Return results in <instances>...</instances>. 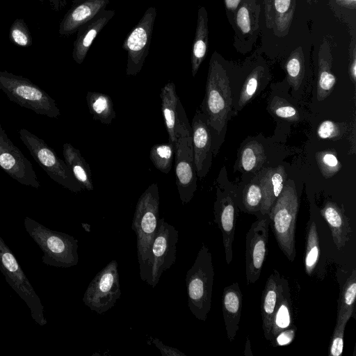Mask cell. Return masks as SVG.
Wrapping results in <instances>:
<instances>
[{
	"label": "cell",
	"instance_id": "obj_1",
	"mask_svg": "<svg viewBox=\"0 0 356 356\" xmlns=\"http://www.w3.org/2000/svg\"><path fill=\"white\" fill-rule=\"evenodd\" d=\"M231 105L229 79L227 72L214 54L209 62L202 109L209 128L211 127L218 135L227 121Z\"/></svg>",
	"mask_w": 356,
	"mask_h": 356
},
{
	"label": "cell",
	"instance_id": "obj_2",
	"mask_svg": "<svg viewBox=\"0 0 356 356\" xmlns=\"http://www.w3.org/2000/svg\"><path fill=\"white\" fill-rule=\"evenodd\" d=\"M159 191L157 184L149 185L140 196L135 209L131 229L136 236L140 275L145 279L146 265L159 216Z\"/></svg>",
	"mask_w": 356,
	"mask_h": 356
},
{
	"label": "cell",
	"instance_id": "obj_3",
	"mask_svg": "<svg viewBox=\"0 0 356 356\" xmlns=\"http://www.w3.org/2000/svg\"><path fill=\"white\" fill-rule=\"evenodd\" d=\"M213 278L211 253L203 244L185 278L188 306L195 317L202 321L211 310Z\"/></svg>",
	"mask_w": 356,
	"mask_h": 356
},
{
	"label": "cell",
	"instance_id": "obj_4",
	"mask_svg": "<svg viewBox=\"0 0 356 356\" xmlns=\"http://www.w3.org/2000/svg\"><path fill=\"white\" fill-rule=\"evenodd\" d=\"M175 182L183 204L188 203L197 188L194 165L191 127L183 106L179 101L176 123Z\"/></svg>",
	"mask_w": 356,
	"mask_h": 356
},
{
	"label": "cell",
	"instance_id": "obj_5",
	"mask_svg": "<svg viewBox=\"0 0 356 356\" xmlns=\"http://www.w3.org/2000/svg\"><path fill=\"white\" fill-rule=\"evenodd\" d=\"M298 207L296 188L286 184L268 214L277 244L290 261H293L296 257L295 233Z\"/></svg>",
	"mask_w": 356,
	"mask_h": 356
},
{
	"label": "cell",
	"instance_id": "obj_6",
	"mask_svg": "<svg viewBox=\"0 0 356 356\" xmlns=\"http://www.w3.org/2000/svg\"><path fill=\"white\" fill-rule=\"evenodd\" d=\"M0 90L10 101L37 114L51 118L60 115L56 101L40 86L22 76L0 71Z\"/></svg>",
	"mask_w": 356,
	"mask_h": 356
},
{
	"label": "cell",
	"instance_id": "obj_7",
	"mask_svg": "<svg viewBox=\"0 0 356 356\" xmlns=\"http://www.w3.org/2000/svg\"><path fill=\"white\" fill-rule=\"evenodd\" d=\"M19 135L33 159L51 179L72 192L83 190L65 162L44 140L24 128L19 129Z\"/></svg>",
	"mask_w": 356,
	"mask_h": 356
},
{
	"label": "cell",
	"instance_id": "obj_8",
	"mask_svg": "<svg viewBox=\"0 0 356 356\" xmlns=\"http://www.w3.org/2000/svg\"><path fill=\"white\" fill-rule=\"evenodd\" d=\"M178 231L164 218L159 220L146 265L145 282L152 287L159 283L162 273L176 261Z\"/></svg>",
	"mask_w": 356,
	"mask_h": 356
},
{
	"label": "cell",
	"instance_id": "obj_9",
	"mask_svg": "<svg viewBox=\"0 0 356 356\" xmlns=\"http://www.w3.org/2000/svg\"><path fill=\"white\" fill-rule=\"evenodd\" d=\"M121 296L117 261L113 259L90 282L83 301L91 311L102 314L111 309Z\"/></svg>",
	"mask_w": 356,
	"mask_h": 356
},
{
	"label": "cell",
	"instance_id": "obj_10",
	"mask_svg": "<svg viewBox=\"0 0 356 356\" xmlns=\"http://www.w3.org/2000/svg\"><path fill=\"white\" fill-rule=\"evenodd\" d=\"M156 16V8L149 7L122 43V49L127 52V76H136L143 68L149 53Z\"/></svg>",
	"mask_w": 356,
	"mask_h": 356
},
{
	"label": "cell",
	"instance_id": "obj_11",
	"mask_svg": "<svg viewBox=\"0 0 356 356\" xmlns=\"http://www.w3.org/2000/svg\"><path fill=\"white\" fill-rule=\"evenodd\" d=\"M0 269L6 280L31 308L32 315L40 324L45 323L40 299L21 270L17 260L0 238Z\"/></svg>",
	"mask_w": 356,
	"mask_h": 356
},
{
	"label": "cell",
	"instance_id": "obj_12",
	"mask_svg": "<svg viewBox=\"0 0 356 356\" xmlns=\"http://www.w3.org/2000/svg\"><path fill=\"white\" fill-rule=\"evenodd\" d=\"M0 168L21 184L35 188L40 186L31 163L10 140L1 123Z\"/></svg>",
	"mask_w": 356,
	"mask_h": 356
},
{
	"label": "cell",
	"instance_id": "obj_13",
	"mask_svg": "<svg viewBox=\"0 0 356 356\" xmlns=\"http://www.w3.org/2000/svg\"><path fill=\"white\" fill-rule=\"evenodd\" d=\"M270 219L264 218L250 226L245 241V275L248 284H254L260 277L268 252Z\"/></svg>",
	"mask_w": 356,
	"mask_h": 356
},
{
	"label": "cell",
	"instance_id": "obj_14",
	"mask_svg": "<svg viewBox=\"0 0 356 356\" xmlns=\"http://www.w3.org/2000/svg\"><path fill=\"white\" fill-rule=\"evenodd\" d=\"M39 243L47 252L52 265L68 268L78 263V241L74 237L63 233L45 231L40 229L35 234Z\"/></svg>",
	"mask_w": 356,
	"mask_h": 356
},
{
	"label": "cell",
	"instance_id": "obj_15",
	"mask_svg": "<svg viewBox=\"0 0 356 356\" xmlns=\"http://www.w3.org/2000/svg\"><path fill=\"white\" fill-rule=\"evenodd\" d=\"M191 137L196 175L202 177L209 168L212 136L204 114L199 111L193 119Z\"/></svg>",
	"mask_w": 356,
	"mask_h": 356
},
{
	"label": "cell",
	"instance_id": "obj_16",
	"mask_svg": "<svg viewBox=\"0 0 356 356\" xmlns=\"http://www.w3.org/2000/svg\"><path fill=\"white\" fill-rule=\"evenodd\" d=\"M114 15V10L104 9L78 29L72 54L76 63H83L94 40Z\"/></svg>",
	"mask_w": 356,
	"mask_h": 356
},
{
	"label": "cell",
	"instance_id": "obj_17",
	"mask_svg": "<svg viewBox=\"0 0 356 356\" xmlns=\"http://www.w3.org/2000/svg\"><path fill=\"white\" fill-rule=\"evenodd\" d=\"M109 0H83L72 4L60 22L59 35L69 36L74 34L82 24L106 9Z\"/></svg>",
	"mask_w": 356,
	"mask_h": 356
},
{
	"label": "cell",
	"instance_id": "obj_18",
	"mask_svg": "<svg viewBox=\"0 0 356 356\" xmlns=\"http://www.w3.org/2000/svg\"><path fill=\"white\" fill-rule=\"evenodd\" d=\"M296 0H264L266 26L278 37L289 31L296 10Z\"/></svg>",
	"mask_w": 356,
	"mask_h": 356
},
{
	"label": "cell",
	"instance_id": "obj_19",
	"mask_svg": "<svg viewBox=\"0 0 356 356\" xmlns=\"http://www.w3.org/2000/svg\"><path fill=\"white\" fill-rule=\"evenodd\" d=\"M222 307L227 338L232 342L235 339L239 329L242 309V293L237 282L225 287Z\"/></svg>",
	"mask_w": 356,
	"mask_h": 356
},
{
	"label": "cell",
	"instance_id": "obj_20",
	"mask_svg": "<svg viewBox=\"0 0 356 356\" xmlns=\"http://www.w3.org/2000/svg\"><path fill=\"white\" fill-rule=\"evenodd\" d=\"M216 221L222 232L225 259L229 264L233 257L232 245L234 238L236 216L235 208L228 197L220 202V207H215Z\"/></svg>",
	"mask_w": 356,
	"mask_h": 356
},
{
	"label": "cell",
	"instance_id": "obj_21",
	"mask_svg": "<svg viewBox=\"0 0 356 356\" xmlns=\"http://www.w3.org/2000/svg\"><path fill=\"white\" fill-rule=\"evenodd\" d=\"M321 213L330 227L337 248L341 250L349 241L352 233L348 218L340 207L332 202H325Z\"/></svg>",
	"mask_w": 356,
	"mask_h": 356
},
{
	"label": "cell",
	"instance_id": "obj_22",
	"mask_svg": "<svg viewBox=\"0 0 356 356\" xmlns=\"http://www.w3.org/2000/svg\"><path fill=\"white\" fill-rule=\"evenodd\" d=\"M292 302L288 280L280 277L277 305L272 319L270 341L281 331L292 325Z\"/></svg>",
	"mask_w": 356,
	"mask_h": 356
},
{
	"label": "cell",
	"instance_id": "obj_23",
	"mask_svg": "<svg viewBox=\"0 0 356 356\" xmlns=\"http://www.w3.org/2000/svg\"><path fill=\"white\" fill-rule=\"evenodd\" d=\"M286 172L283 166L269 168L262 175L259 186L262 193V202L260 212L268 215L277 198L282 193L286 179Z\"/></svg>",
	"mask_w": 356,
	"mask_h": 356
},
{
	"label": "cell",
	"instance_id": "obj_24",
	"mask_svg": "<svg viewBox=\"0 0 356 356\" xmlns=\"http://www.w3.org/2000/svg\"><path fill=\"white\" fill-rule=\"evenodd\" d=\"M280 277L279 272L273 270L266 281L261 297L262 328L266 339L270 341L272 319L278 299Z\"/></svg>",
	"mask_w": 356,
	"mask_h": 356
},
{
	"label": "cell",
	"instance_id": "obj_25",
	"mask_svg": "<svg viewBox=\"0 0 356 356\" xmlns=\"http://www.w3.org/2000/svg\"><path fill=\"white\" fill-rule=\"evenodd\" d=\"M208 15L204 6L197 11V25L191 51V72L195 76L208 50Z\"/></svg>",
	"mask_w": 356,
	"mask_h": 356
},
{
	"label": "cell",
	"instance_id": "obj_26",
	"mask_svg": "<svg viewBox=\"0 0 356 356\" xmlns=\"http://www.w3.org/2000/svg\"><path fill=\"white\" fill-rule=\"evenodd\" d=\"M332 61L330 45L325 40L320 47L318 58L317 99L319 101L330 95L336 83L331 70Z\"/></svg>",
	"mask_w": 356,
	"mask_h": 356
},
{
	"label": "cell",
	"instance_id": "obj_27",
	"mask_svg": "<svg viewBox=\"0 0 356 356\" xmlns=\"http://www.w3.org/2000/svg\"><path fill=\"white\" fill-rule=\"evenodd\" d=\"M63 154L65 163L83 189L92 191L94 187L91 170L80 151L70 143H66L63 146Z\"/></svg>",
	"mask_w": 356,
	"mask_h": 356
},
{
	"label": "cell",
	"instance_id": "obj_28",
	"mask_svg": "<svg viewBox=\"0 0 356 356\" xmlns=\"http://www.w3.org/2000/svg\"><path fill=\"white\" fill-rule=\"evenodd\" d=\"M160 97L161 99V112L166 131L168 134L169 142L175 143L176 123L177 115V104L179 101L176 92V87L173 82H168L161 88Z\"/></svg>",
	"mask_w": 356,
	"mask_h": 356
},
{
	"label": "cell",
	"instance_id": "obj_29",
	"mask_svg": "<svg viewBox=\"0 0 356 356\" xmlns=\"http://www.w3.org/2000/svg\"><path fill=\"white\" fill-rule=\"evenodd\" d=\"M234 16V24L239 33L253 35L259 28L260 6L257 0H241Z\"/></svg>",
	"mask_w": 356,
	"mask_h": 356
},
{
	"label": "cell",
	"instance_id": "obj_30",
	"mask_svg": "<svg viewBox=\"0 0 356 356\" xmlns=\"http://www.w3.org/2000/svg\"><path fill=\"white\" fill-rule=\"evenodd\" d=\"M86 98L93 120L108 125L115 118L116 114L110 96L99 92L88 91Z\"/></svg>",
	"mask_w": 356,
	"mask_h": 356
},
{
	"label": "cell",
	"instance_id": "obj_31",
	"mask_svg": "<svg viewBox=\"0 0 356 356\" xmlns=\"http://www.w3.org/2000/svg\"><path fill=\"white\" fill-rule=\"evenodd\" d=\"M356 297V269H353L340 293L337 318L348 323L354 312Z\"/></svg>",
	"mask_w": 356,
	"mask_h": 356
},
{
	"label": "cell",
	"instance_id": "obj_32",
	"mask_svg": "<svg viewBox=\"0 0 356 356\" xmlns=\"http://www.w3.org/2000/svg\"><path fill=\"white\" fill-rule=\"evenodd\" d=\"M286 70L288 83L293 91L298 90L305 75V58L300 46L295 49L289 55L286 63Z\"/></svg>",
	"mask_w": 356,
	"mask_h": 356
},
{
	"label": "cell",
	"instance_id": "obj_33",
	"mask_svg": "<svg viewBox=\"0 0 356 356\" xmlns=\"http://www.w3.org/2000/svg\"><path fill=\"white\" fill-rule=\"evenodd\" d=\"M320 256L319 238L314 221L307 228L305 254V272L312 276Z\"/></svg>",
	"mask_w": 356,
	"mask_h": 356
},
{
	"label": "cell",
	"instance_id": "obj_34",
	"mask_svg": "<svg viewBox=\"0 0 356 356\" xmlns=\"http://www.w3.org/2000/svg\"><path fill=\"white\" fill-rule=\"evenodd\" d=\"M266 156L262 145L257 141H252L243 148L240 164L245 171L253 172L263 165Z\"/></svg>",
	"mask_w": 356,
	"mask_h": 356
},
{
	"label": "cell",
	"instance_id": "obj_35",
	"mask_svg": "<svg viewBox=\"0 0 356 356\" xmlns=\"http://www.w3.org/2000/svg\"><path fill=\"white\" fill-rule=\"evenodd\" d=\"M175 145L170 142L156 144L150 149L149 159L155 168L163 173L168 174L171 170Z\"/></svg>",
	"mask_w": 356,
	"mask_h": 356
},
{
	"label": "cell",
	"instance_id": "obj_36",
	"mask_svg": "<svg viewBox=\"0 0 356 356\" xmlns=\"http://www.w3.org/2000/svg\"><path fill=\"white\" fill-rule=\"evenodd\" d=\"M264 72V68L259 66L254 68L248 75L241 90L238 102V110L242 109L253 97L259 86Z\"/></svg>",
	"mask_w": 356,
	"mask_h": 356
},
{
	"label": "cell",
	"instance_id": "obj_37",
	"mask_svg": "<svg viewBox=\"0 0 356 356\" xmlns=\"http://www.w3.org/2000/svg\"><path fill=\"white\" fill-rule=\"evenodd\" d=\"M8 38L12 44L21 47H29L33 44V38L24 19H16L9 29Z\"/></svg>",
	"mask_w": 356,
	"mask_h": 356
},
{
	"label": "cell",
	"instance_id": "obj_38",
	"mask_svg": "<svg viewBox=\"0 0 356 356\" xmlns=\"http://www.w3.org/2000/svg\"><path fill=\"white\" fill-rule=\"evenodd\" d=\"M269 110L276 116L286 120L296 122L300 119L297 109L285 99L275 97L268 106Z\"/></svg>",
	"mask_w": 356,
	"mask_h": 356
},
{
	"label": "cell",
	"instance_id": "obj_39",
	"mask_svg": "<svg viewBox=\"0 0 356 356\" xmlns=\"http://www.w3.org/2000/svg\"><path fill=\"white\" fill-rule=\"evenodd\" d=\"M316 161L322 175L325 178L334 175L341 168V163L336 155L330 151L318 152Z\"/></svg>",
	"mask_w": 356,
	"mask_h": 356
},
{
	"label": "cell",
	"instance_id": "obj_40",
	"mask_svg": "<svg viewBox=\"0 0 356 356\" xmlns=\"http://www.w3.org/2000/svg\"><path fill=\"white\" fill-rule=\"evenodd\" d=\"M243 204L248 211H257L261 210L262 193L259 185L251 184L248 185L243 193Z\"/></svg>",
	"mask_w": 356,
	"mask_h": 356
},
{
	"label": "cell",
	"instance_id": "obj_41",
	"mask_svg": "<svg viewBox=\"0 0 356 356\" xmlns=\"http://www.w3.org/2000/svg\"><path fill=\"white\" fill-rule=\"evenodd\" d=\"M347 322L337 319L330 349L331 356H340L343 349V335Z\"/></svg>",
	"mask_w": 356,
	"mask_h": 356
},
{
	"label": "cell",
	"instance_id": "obj_42",
	"mask_svg": "<svg viewBox=\"0 0 356 356\" xmlns=\"http://www.w3.org/2000/svg\"><path fill=\"white\" fill-rule=\"evenodd\" d=\"M341 133L339 124L331 120L322 122L317 129V135L322 139L337 138Z\"/></svg>",
	"mask_w": 356,
	"mask_h": 356
},
{
	"label": "cell",
	"instance_id": "obj_43",
	"mask_svg": "<svg viewBox=\"0 0 356 356\" xmlns=\"http://www.w3.org/2000/svg\"><path fill=\"white\" fill-rule=\"evenodd\" d=\"M296 327L291 325L290 327L285 329L279 332L271 341L273 346H286L292 342L296 336Z\"/></svg>",
	"mask_w": 356,
	"mask_h": 356
},
{
	"label": "cell",
	"instance_id": "obj_44",
	"mask_svg": "<svg viewBox=\"0 0 356 356\" xmlns=\"http://www.w3.org/2000/svg\"><path fill=\"white\" fill-rule=\"evenodd\" d=\"M152 342L160 350L163 356H185V354L178 349L163 344L158 339H152Z\"/></svg>",
	"mask_w": 356,
	"mask_h": 356
},
{
	"label": "cell",
	"instance_id": "obj_45",
	"mask_svg": "<svg viewBox=\"0 0 356 356\" xmlns=\"http://www.w3.org/2000/svg\"><path fill=\"white\" fill-rule=\"evenodd\" d=\"M349 75L353 82L355 83L356 81V47L355 41L353 40L350 49V63H349Z\"/></svg>",
	"mask_w": 356,
	"mask_h": 356
},
{
	"label": "cell",
	"instance_id": "obj_46",
	"mask_svg": "<svg viewBox=\"0 0 356 356\" xmlns=\"http://www.w3.org/2000/svg\"><path fill=\"white\" fill-rule=\"evenodd\" d=\"M46 1H48L51 8L56 12L60 11L67 4V0H39L42 3Z\"/></svg>",
	"mask_w": 356,
	"mask_h": 356
},
{
	"label": "cell",
	"instance_id": "obj_47",
	"mask_svg": "<svg viewBox=\"0 0 356 356\" xmlns=\"http://www.w3.org/2000/svg\"><path fill=\"white\" fill-rule=\"evenodd\" d=\"M338 5L350 8L355 9L356 0H336Z\"/></svg>",
	"mask_w": 356,
	"mask_h": 356
},
{
	"label": "cell",
	"instance_id": "obj_48",
	"mask_svg": "<svg viewBox=\"0 0 356 356\" xmlns=\"http://www.w3.org/2000/svg\"><path fill=\"white\" fill-rule=\"evenodd\" d=\"M241 0H225L227 8L234 11L237 8Z\"/></svg>",
	"mask_w": 356,
	"mask_h": 356
},
{
	"label": "cell",
	"instance_id": "obj_49",
	"mask_svg": "<svg viewBox=\"0 0 356 356\" xmlns=\"http://www.w3.org/2000/svg\"><path fill=\"white\" fill-rule=\"evenodd\" d=\"M82 226L85 229L86 231L90 232V226L88 224L83 223Z\"/></svg>",
	"mask_w": 356,
	"mask_h": 356
},
{
	"label": "cell",
	"instance_id": "obj_50",
	"mask_svg": "<svg viewBox=\"0 0 356 356\" xmlns=\"http://www.w3.org/2000/svg\"><path fill=\"white\" fill-rule=\"evenodd\" d=\"M83 1V0H73V1H72V4H74V3H76L80 2V1Z\"/></svg>",
	"mask_w": 356,
	"mask_h": 356
}]
</instances>
